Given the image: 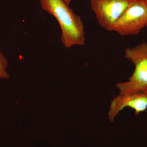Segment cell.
<instances>
[{
    "label": "cell",
    "instance_id": "1",
    "mask_svg": "<svg viewBox=\"0 0 147 147\" xmlns=\"http://www.w3.org/2000/svg\"><path fill=\"white\" fill-rule=\"evenodd\" d=\"M41 8L53 15L59 24L61 41L66 48L86 43L84 24L65 0H40Z\"/></svg>",
    "mask_w": 147,
    "mask_h": 147
},
{
    "label": "cell",
    "instance_id": "2",
    "mask_svg": "<svg viewBox=\"0 0 147 147\" xmlns=\"http://www.w3.org/2000/svg\"><path fill=\"white\" fill-rule=\"evenodd\" d=\"M124 56L134 64L135 68L127 82L116 85L120 94L145 92L147 90V43L144 42L134 47H127Z\"/></svg>",
    "mask_w": 147,
    "mask_h": 147
},
{
    "label": "cell",
    "instance_id": "3",
    "mask_svg": "<svg viewBox=\"0 0 147 147\" xmlns=\"http://www.w3.org/2000/svg\"><path fill=\"white\" fill-rule=\"evenodd\" d=\"M146 27V1L131 0L126 10L113 27V31L122 36H135Z\"/></svg>",
    "mask_w": 147,
    "mask_h": 147
},
{
    "label": "cell",
    "instance_id": "4",
    "mask_svg": "<svg viewBox=\"0 0 147 147\" xmlns=\"http://www.w3.org/2000/svg\"><path fill=\"white\" fill-rule=\"evenodd\" d=\"M131 0H91L90 6L99 25L113 31V27L128 6Z\"/></svg>",
    "mask_w": 147,
    "mask_h": 147
},
{
    "label": "cell",
    "instance_id": "5",
    "mask_svg": "<svg viewBox=\"0 0 147 147\" xmlns=\"http://www.w3.org/2000/svg\"><path fill=\"white\" fill-rule=\"evenodd\" d=\"M126 107L133 109L136 115L147 109V96L144 92L133 94H120L111 101L108 113L110 122L114 121L116 116Z\"/></svg>",
    "mask_w": 147,
    "mask_h": 147
},
{
    "label": "cell",
    "instance_id": "6",
    "mask_svg": "<svg viewBox=\"0 0 147 147\" xmlns=\"http://www.w3.org/2000/svg\"><path fill=\"white\" fill-rule=\"evenodd\" d=\"M8 67L7 59L0 50V79H9L10 76L7 71Z\"/></svg>",
    "mask_w": 147,
    "mask_h": 147
},
{
    "label": "cell",
    "instance_id": "7",
    "mask_svg": "<svg viewBox=\"0 0 147 147\" xmlns=\"http://www.w3.org/2000/svg\"><path fill=\"white\" fill-rule=\"evenodd\" d=\"M144 92L145 93V94H146V95L147 96V90H146L145 91V92Z\"/></svg>",
    "mask_w": 147,
    "mask_h": 147
},
{
    "label": "cell",
    "instance_id": "8",
    "mask_svg": "<svg viewBox=\"0 0 147 147\" xmlns=\"http://www.w3.org/2000/svg\"><path fill=\"white\" fill-rule=\"evenodd\" d=\"M146 1L147 2V0H146Z\"/></svg>",
    "mask_w": 147,
    "mask_h": 147
}]
</instances>
